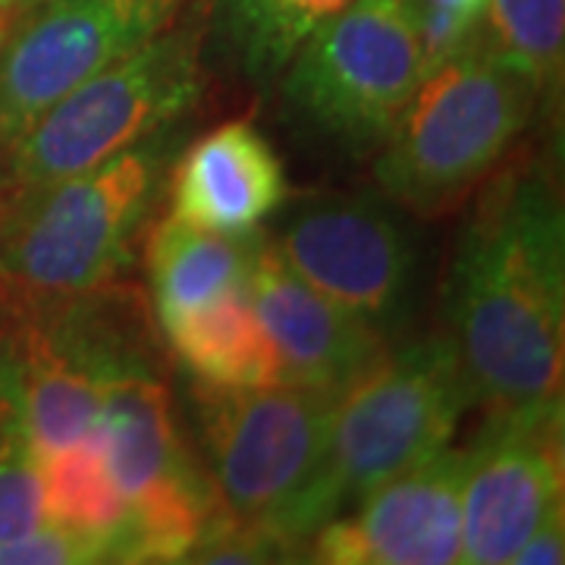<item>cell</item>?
Instances as JSON below:
<instances>
[{"instance_id":"cell-21","label":"cell","mask_w":565,"mask_h":565,"mask_svg":"<svg viewBox=\"0 0 565 565\" xmlns=\"http://www.w3.org/2000/svg\"><path fill=\"white\" fill-rule=\"evenodd\" d=\"M88 565L107 563V546L76 527L41 519L32 531L0 544V565Z\"/></svg>"},{"instance_id":"cell-16","label":"cell","mask_w":565,"mask_h":565,"mask_svg":"<svg viewBox=\"0 0 565 565\" xmlns=\"http://www.w3.org/2000/svg\"><path fill=\"white\" fill-rule=\"evenodd\" d=\"M258 243V230L226 236L167 217L148 245V277L158 321H173L226 292L243 289Z\"/></svg>"},{"instance_id":"cell-19","label":"cell","mask_w":565,"mask_h":565,"mask_svg":"<svg viewBox=\"0 0 565 565\" xmlns=\"http://www.w3.org/2000/svg\"><path fill=\"white\" fill-rule=\"evenodd\" d=\"M352 0H230V32L255 79H274L302 41Z\"/></svg>"},{"instance_id":"cell-11","label":"cell","mask_w":565,"mask_h":565,"mask_svg":"<svg viewBox=\"0 0 565 565\" xmlns=\"http://www.w3.org/2000/svg\"><path fill=\"white\" fill-rule=\"evenodd\" d=\"M185 0H44L0 47V132L25 126L104 66L170 29Z\"/></svg>"},{"instance_id":"cell-23","label":"cell","mask_w":565,"mask_h":565,"mask_svg":"<svg viewBox=\"0 0 565 565\" xmlns=\"http://www.w3.org/2000/svg\"><path fill=\"white\" fill-rule=\"evenodd\" d=\"M515 565H559L565 563V505L546 515L541 525L531 531L522 550L515 553Z\"/></svg>"},{"instance_id":"cell-17","label":"cell","mask_w":565,"mask_h":565,"mask_svg":"<svg viewBox=\"0 0 565 565\" xmlns=\"http://www.w3.org/2000/svg\"><path fill=\"white\" fill-rule=\"evenodd\" d=\"M44 519L92 534L107 546V563H120L126 503L110 478L98 430L82 444L39 462Z\"/></svg>"},{"instance_id":"cell-8","label":"cell","mask_w":565,"mask_h":565,"mask_svg":"<svg viewBox=\"0 0 565 565\" xmlns=\"http://www.w3.org/2000/svg\"><path fill=\"white\" fill-rule=\"evenodd\" d=\"M98 440L126 503L120 563H185L223 503L182 440L158 371H132L107 384Z\"/></svg>"},{"instance_id":"cell-13","label":"cell","mask_w":565,"mask_h":565,"mask_svg":"<svg viewBox=\"0 0 565 565\" xmlns=\"http://www.w3.org/2000/svg\"><path fill=\"white\" fill-rule=\"evenodd\" d=\"M248 299L280 355L282 384L337 396L386 349L377 327L305 282L264 236L248 270Z\"/></svg>"},{"instance_id":"cell-6","label":"cell","mask_w":565,"mask_h":565,"mask_svg":"<svg viewBox=\"0 0 565 565\" xmlns=\"http://www.w3.org/2000/svg\"><path fill=\"white\" fill-rule=\"evenodd\" d=\"M430 70L412 0H352L282 66V95L323 139L377 151Z\"/></svg>"},{"instance_id":"cell-12","label":"cell","mask_w":565,"mask_h":565,"mask_svg":"<svg viewBox=\"0 0 565 565\" xmlns=\"http://www.w3.org/2000/svg\"><path fill=\"white\" fill-rule=\"evenodd\" d=\"M465 449L437 452L330 519L305 544V559L327 565L462 563Z\"/></svg>"},{"instance_id":"cell-7","label":"cell","mask_w":565,"mask_h":565,"mask_svg":"<svg viewBox=\"0 0 565 565\" xmlns=\"http://www.w3.org/2000/svg\"><path fill=\"white\" fill-rule=\"evenodd\" d=\"M468 405L475 396L446 337L384 349L333 403L330 484L340 512L444 452Z\"/></svg>"},{"instance_id":"cell-20","label":"cell","mask_w":565,"mask_h":565,"mask_svg":"<svg viewBox=\"0 0 565 565\" xmlns=\"http://www.w3.org/2000/svg\"><path fill=\"white\" fill-rule=\"evenodd\" d=\"M44 519L41 471L25 427L20 371L0 340V544Z\"/></svg>"},{"instance_id":"cell-14","label":"cell","mask_w":565,"mask_h":565,"mask_svg":"<svg viewBox=\"0 0 565 565\" xmlns=\"http://www.w3.org/2000/svg\"><path fill=\"white\" fill-rule=\"evenodd\" d=\"M289 195L270 141L248 120H230L192 141L170 177V217L245 236L255 233Z\"/></svg>"},{"instance_id":"cell-9","label":"cell","mask_w":565,"mask_h":565,"mask_svg":"<svg viewBox=\"0 0 565 565\" xmlns=\"http://www.w3.org/2000/svg\"><path fill=\"white\" fill-rule=\"evenodd\" d=\"M465 446L462 563H512L531 531L563 509V399L487 408Z\"/></svg>"},{"instance_id":"cell-1","label":"cell","mask_w":565,"mask_h":565,"mask_svg":"<svg viewBox=\"0 0 565 565\" xmlns=\"http://www.w3.org/2000/svg\"><path fill=\"white\" fill-rule=\"evenodd\" d=\"M446 321L475 403L563 399L565 221L550 177L519 167L487 185L452 258Z\"/></svg>"},{"instance_id":"cell-3","label":"cell","mask_w":565,"mask_h":565,"mask_svg":"<svg viewBox=\"0 0 565 565\" xmlns=\"http://www.w3.org/2000/svg\"><path fill=\"white\" fill-rule=\"evenodd\" d=\"M537 98L478 41L430 66L377 148L384 199L418 217L452 211L500 167Z\"/></svg>"},{"instance_id":"cell-2","label":"cell","mask_w":565,"mask_h":565,"mask_svg":"<svg viewBox=\"0 0 565 565\" xmlns=\"http://www.w3.org/2000/svg\"><path fill=\"white\" fill-rule=\"evenodd\" d=\"M333 403V393L296 384L195 390L207 475L223 509L282 553L305 550L340 515L330 484Z\"/></svg>"},{"instance_id":"cell-25","label":"cell","mask_w":565,"mask_h":565,"mask_svg":"<svg viewBox=\"0 0 565 565\" xmlns=\"http://www.w3.org/2000/svg\"><path fill=\"white\" fill-rule=\"evenodd\" d=\"M22 3H29V7H39V3H44V0H22Z\"/></svg>"},{"instance_id":"cell-24","label":"cell","mask_w":565,"mask_h":565,"mask_svg":"<svg viewBox=\"0 0 565 565\" xmlns=\"http://www.w3.org/2000/svg\"><path fill=\"white\" fill-rule=\"evenodd\" d=\"M10 3H13V0H0V13H3V10H7Z\"/></svg>"},{"instance_id":"cell-15","label":"cell","mask_w":565,"mask_h":565,"mask_svg":"<svg viewBox=\"0 0 565 565\" xmlns=\"http://www.w3.org/2000/svg\"><path fill=\"white\" fill-rule=\"evenodd\" d=\"M161 330L173 355L195 374L199 384L233 390L282 384L280 355L248 299V282L161 323Z\"/></svg>"},{"instance_id":"cell-10","label":"cell","mask_w":565,"mask_h":565,"mask_svg":"<svg viewBox=\"0 0 565 565\" xmlns=\"http://www.w3.org/2000/svg\"><path fill=\"white\" fill-rule=\"evenodd\" d=\"M274 248L305 282L390 333L403 321L418 252L399 207L377 195H318L296 204Z\"/></svg>"},{"instance_id":"cell-18","label":"cell","mask_w":565,"mask_h":565,"mask_svg":"<svg viewBox=\"0 0 565 565\" xmlns=\"http://www.w3.org/2000/svg\"><path fill=\"white\" fill-rule=\"evenodd\" d=\"M478 44L550 95L563 82L565 0H487Z\"/></svg>"},{"instance_id":"cell-5","label":"cell","mask_w":565,"mask_h":565,"mask_svg":"<svg viewBox=\"0 0 565 565\" xmlns=\"http://www.w3.org/2000/svg\"><path fill=\"white\" fill-rule=\"evenodd\" d=\"M202 88V32L170 25L13 136L10 177L17 189H35L82 173L180 120Z\"/></svg>"},{"instance_id":"cell-22","label":"cell","mask_w":565,"mask_h":565,"mask_svg":"<svg viewBox=\"0 0 565 565\" xmlns=\"http://www.w3.org/2000/svg\"><path fill=\"white\" fill-rule=\"evenodd\" d=\"M484 3L487 0H412L430 66L478 41Z\"/></svg>"},{"instance_id":"cell-4","label":"cell","mask_w":565,"mask_h":565,"mask_svg":"<svg viewBox=\"0 0 565 565\" xmlns=\"http://www.w3.org/2000/svg\"><path fill=\"white\" fill-rule=\"evenodd\" d=\"M167 167L158 136L63 180L17 189L0 214V299H57L117 280Z\"/></svg>"}]
</instances>
